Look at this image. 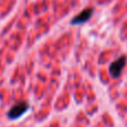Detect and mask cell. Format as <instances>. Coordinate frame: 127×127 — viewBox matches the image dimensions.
I'll return each mask as SVG.
<instances>
[{"instance_id":"6da1fadb","label":"cell","mask_w":127,"mask_h":127,"mask_svg":"<svg viewBox=\"0 0 127 127\" xmlns=\"http://www.w3.org/2000/svg\"><path fill=\"white\" fill-rule=\"evenodd\" d=\"M28 109H29V104H27L26 101H20V103L16 104L10 108V110L8 113V117L10 119H17L20 116H22Z\"/></svg>"},{"instance_id":"7a4b0ae2","label":"cell","mask_w":127,"mask_h":127,"mask_svg":"<svg viewBox=\"0 0 127 127\" xmlns=\"http://www.w3.org/2000/svg\"><path fill=\"white\" fill-rule=\"evenodd\" d=\"M126 57L125 56H122V57H119L118 59H116L114 63H112V65H110L109 67V71H110V75H112L114 78H117V77L121 76L122 74V70L124 69V67H125L126 65Z\"/></svg>"},{"instance_id":"3957f363","label":"cell","mask_w":127,"mask_h":127,"mask_svg":"<svg viewBox=\"0 0 127 127\" xmlns=\"http://www.w3.org/2000/svg\"><path fill=\"white\" fill-rule=\"evenodd\" d=\"M93 15V9L92 8H87L85 10H83L80 13L76 16L74 19L71 20V24L72 25H79V24H84Z\"/></svg>"}]
</instances>
